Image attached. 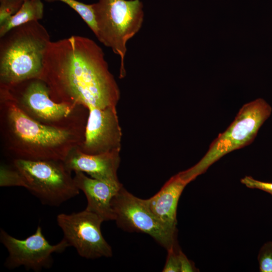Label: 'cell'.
<instances>
[{"label":"cell","instance_id":"15","mask_svg":"<svg viewBox=\"0 0 272 272\" xmlns=\"http://www.w3.org/2000/svg\"><path fill=\"white\" fill-rule=\"evenodd\" d=\"M44 5L41 0H26L13 16L0 24V37L12 29L31 21H39L43 16Z\"/></svg>","mask_w":272,"mask_h":272},{"label":"cell","instance_id":"6","mask_svg":"<svg viewBox=\"0 0 272 272\" xmlns=\"http://www.w3.org/2000/svg\"><path fill=\"white\" fill-rule=\"evenodd\" d=\"M92 6L98 29L96 37L119 56V78H123L126 43L142 27L143 4L140 0H99Z\"/></svg>","mask_w":272,"mask_h":272},{"label":"cell","instance_id":"4","mask_svg":"<svg viewBox=\"0 0 272 272\" xmlns=\"http://www.w3.org/2000/svg\"><path fill=\"white\" fill-rule=\"evenodd\" d=\"M0 89L6 91L24 113L41 124L61 129L86 127L89 109L81 105L55 102L39 78L0 86Z\"/></svg>","mask_w":272,"mask_h":272},{"label":"cell","instance_id":"19","mask_svg":"<svg viewBox=\"0 0 272 272\" xmlns=\"http://www.w3.org/2000/svg\"><path fill=\"white\" fill-rule=\"evenodd\" d=\"M24 1L0 0V24L15 15L21 8Z\"/></svg>","mask_w":272,"mask_h":272},{"label":"cell","instance_id":"12","mask_svg":"<svg viewBox=\"0 0 272 272\" xmlns=\"http://www.w3.org/2000/svg\"><path fill=\"white\" fill-rule=\"evenodd\" d=\"M120 152L91 155L77 147L70 152L63 163L71 172H82L93 178L119 185L117 172L120 162Z\"/></svg>","mask_w":272,"mask_h":272},{"label":"cell","instance_id":"9","mask_svg":"<svg viewBox=\"0 0 272 272\" xmlns=\"http://www.w3.org/2000/svg\"><path fill=\"white\" fill-rule=\"evenodd\" d=\"M56 220L63 238L81 257L95 259L112 256V248L101 230L104 221L96 214L85 210L70 214H59Z\"/></svg>","mask_w":272,"mask_h":272},{"label":"cell","instance_id":"20","mask_svg":"<svg viewBox=\"0 0 272 272\" xmlns=\"http://www.w3.org/2000/svg\"><path fill=\"white\" fill-rule=\"evenodd\" d=\"M178 251V247L172 248L167 251V257L163 271L180 272Z\"/></svg>","mask_w":272,"mask_h":272},{"label":"cell","instance_id":"2","mask_svg":"<svg viewBox=\"0 0 272 272\" xmlns=\"http://www.w3.org/2000/svg\"><path fill=\"white\" fill-rule=\"evenodd\" d=\"M85 132V128L61 129L34 120L0 89L1 139L13 160L64 161L83 143Z\"/></svg>","mask_w":272,"mask_h":272},{"label":"cell","instance_id":"18","mask_svg":"<svg viewBox=\"0 0 272 272\" xmlns=\"http://www.w3.org/2000/svg\"><path fill=\"white\" fill-rule=\"evenodd\" d=\"M257 260L260 272H272V241L267 242L262 246Z\"/></svg>","mask_w":272,"mask_h":272},{"label":"cell","instance_id":"10","mask_svg":"<svg viewBox=\"0 0 272 272\" xmlns=\"http://www.w3.org/2000/svg\"><path fill=\"white\" fill-rule=\"evenodd\" d=\"M0 240L9 253L5 263L7 268L22 266L37 272L51 266L53 253H62L70 246L64 238L55 245L51 244L39 226L33 234L24 239H17L1 229Z\"/></svg>","mask_w":272,"mask_h":272},{"label":"cell","instance_id":"1","mask_svg":"<svg viewBox=\"0 0 272 272\" xmlns=\"http://www.w3.org/2000/svg\"><path fill=\"white\" fill-rule=\"evenodd\" d=\"M56 102L81 105L88 109L116 106L118 85L102 48L79 35L50 41L39 77Z\"/></svg>","mask_w":272,"mask_h":272},{"label":"cell","instance_id":"7","mask_svg":"<svg viewBox=\"0 0 272 272\" xmlns=\"http://www.w3.org/2000/svg\"><path fill=\"white\" fill-rule=\"evenodd\" d=\"M12 165L20 174L24 187L43 204L59 206L79 194L63 161L13 159Z\"/></svg>","mask_w":272,"mask_h":272},{"label":"cell","instance_id":"8","mask_svg":"<svg viewBox=\"0 0 272 272\" xmlns=\"http://www.w3.org/2000/svg\"><path fill=\"white\" fill-rule=\"evenodd\" d=\"M112 208L118 226L128 231L149 235L167 251L177 248V231L162 223L152 212L145 199L139 198L122 186L113 197Z\"/></svg>","mask_w":272,"mask_h":272},{"label":"cell","instance_id":"17","mask_svg":"<svg viewBox=\"0 0 272 272\" xmlns=\"http://www.w3.org/2000/svg\"><path fill=\"white\" fill-rule=\"evenodd\" d=\"M0 186L1 187H24L22 178L18 171L12 165L11 167L1 164L0 169Z\"/></svg>","mask_w":272,"mask_h":272},{"label":"cell","instance_id":"5","mask_svg":"<svg viewBox=\"0 0 272 272\" xmlns=\"http://www.w3.org/2000/svg\"><path fill=\"white\" fill-rule=\"evenodd\" d=\"M271 111L270 105L261 98L243 105L229 126L213 141L205 156L191 168L178 173L180 176L189 183L224 155L250 144Z\"/></svg>","mask_w":272,"mask_h":272},{"label":"cell","instance_id":"23","mask_svg":"<svg viewBox=\"0 0 272 272\" xmlns=\"http://www.w3.org/2000/svg\"><path fill=\"white\" fill-rule=\"evenodd\" d=\"M23 1H26V0H23Z\"/></svg>","mask_w":272,"mask_h":272},{"label":"cell","instance_id":"21","mask_svg":"<svg viewBox=\"0 0 272 272\" xmlns=\"http://www.w3.org/2000/svg\"><path fill=\"white\" fill-rule=\"evenodd\" d=\"M241 182L248 188L260 189L272 195V182L261 181L250 176L242 178Z\"/></svg>","mask_w":272,"mask_h":272},{"label":"cell","instance_id":"22","mask_svg":"<svg viewBox=\"0 0 272 272\" xmlns=\"http://www.w3.org/2000/svg\"><path fill=\"white\" fill-rule=\"evenodd\" d=\"M180 272L196 271V268L193 263L189 260L182 251L179 249L178 251Z\"/></svg>","mask_w":272,"mask_h":272},{"label":"cell","instance_id":"11","mask_svg":"<svg viewBox=\"0 0 272 272\" xmlns=\"http://www.w3.org/2000/svg\"><path fill=\"white\" fill-rule=\"evenodd\" d=\"M121 137L116 106L91 107L89 109L84 140L78 148L91 155L120 151Z\"/></svg>","mask_w":272,"mask_h":272},{"label":"cell","instance_id":"3","mask_svg":"<svg viewBox=\"0 0 272 272\" xmlns=\"http://www.w3.org/2000/svg\"><path fill=\"white\" fill-rule=\"evenodd\" d=\"M50 41L47 30L38 21L14 28L0 37V86L38 78Z\"/></svg>","mask_w":272,"mask_h":272},{"label":"cell","instance_id":"13","mask_svg":"<svg viewBox=\"0 0 272 272\" xmlns=\"http://www.w3.org/2000/svg\"><path fill=\"white\" fill-rule=\"evenodd\" d=\"M74 179L78 188L87 198L85 210L100 217L103 221L114 220L111 203L122 185H115L87 176L84 173L75 172Z\"/></svg>","mask_w":272,"mask_h":272},{"label":"cell","instance_id":"14","mask_svg":"<svg viewBox=\"0 0 272 272\" xmlns=\"http://www.w3.org/2000/svg\"><path fill=\"white\" fill-rule=\"evenodd\" d=\"M188 184L178 173L171 177L154 196L145 199L152 212L169 228L177 231L179 199Z\"/></svg>","mask_w":272,"mask_h":272},{"label":"cell","instance_id":"16","mask_svg":"<svg viewBox=\"0 0 272 272\" xmlns=\"http://www.w3.org/2000/svg\"><path fill=\"white\" fill-rule=\"evenodd\" d=\"M49 2L59 1L62 2L75 10L86 23L96 36L98 29L94 11L92 4L87 5L76 0H45Z\"/></svg>","mask_w":272,"mask_h":272}]
</instances>
